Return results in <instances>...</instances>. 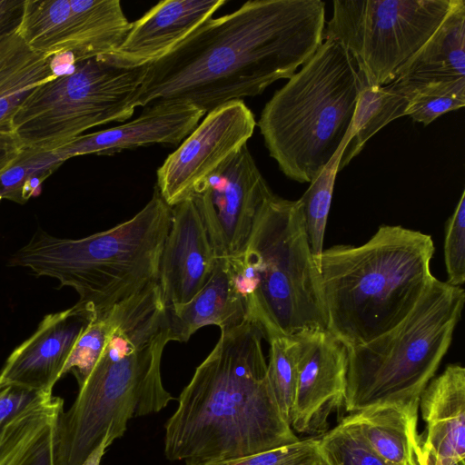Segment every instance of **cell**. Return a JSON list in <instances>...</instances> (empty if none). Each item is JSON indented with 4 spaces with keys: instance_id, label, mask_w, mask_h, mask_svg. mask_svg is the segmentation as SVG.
Here are the masks:
<instances>
[{
    "instance_id": "cell-1",
    "label": "cell",
    "mask_w": 465,
    "mask_h": 465,
    "mask_svg": "<svg viewBox=\"0 0 465 465\" xmlns=\"http://www.w3.org/2000/svg\"><path fill=\"white\" fill-rule=\"evenodd\" d=\"M322 0H253L211 18L146 66L135 105L189 103L205 114L289 79L322 44Z\"/></svg>"
},
{
    "instance_id": "cell-2",
    "label": "cell",
    "mask_w": 465,
    "mask_h": 465,
    "mask_svg": "<svg viewBox=\"0 0 465 465\" xmlns=\"http://www.w3.org/2000/svg\"><path fill=\"white\" fill-rule=\"evenodd\" d=\"M262 339L260 329L247 320L221 331L164 425L167 460H233L300 440L277 403Z\"/></svg>"
},
{
    "instance_id": "cell-3",
    "label": "cell",
    "mask_w": 465,
    "mask_h": 465,
    "mask_svg": "<svg viewBox=\"0 0 465 465\" xmlns=\"http://www.w3.org/2000/svg\"><path fill=\"white\" fill-rule=\"evenodd\" d=\"M171 341L160 286L138 292L72 406L57 420L56 465H81L109 435L121 438L134 416L159 412L173 397L163 388L161 359Z\"/></svg>"
},
{
    "instance_id": "cell-4",
    "label": "cell",
    "mask_w": 465,
    "mask_h": 465,
    "mask_svg": "<svg viewBox=\"0 0 465 465\" xmlns=\"http://www.w3.org/2000/svg\"><path fill=\"white\" fill-rule=\"evenodd\" d=\"M434 251L430 235L385 224L360 246L323 249L320 273L327 331L350 348L396 327L434 277Z\"/></svg>"
},
{
    "instance_id": "cell-5",
    "label": "cell",
    "mask_w": 465,
    "mask_h": 465,
    "mask_svg": "<svg viewBox=\"0 0 465 465\" xmlns=\"http://www.w3.org/2000/svg\"><path fill=\"white\" fill-rule=\"evenodd\" d=\"M171 219L172 207L155 188L140 212L106 231L68 239L37 230L9 264L72 287L94 319L158 282Z\"/></svg>"
},
{
    "instance_id": "cell-6",
    "label": "cell",
    "mask_w": 465,
    "mask_h": 465,
    "mask_svg": "<svg viewBox=\"0 0 465 465\" xmlns=\"http://www.w3.org/2000/svg\"><path fill=\"white\" fill-rule=\"evenodd\" d=\"M246 320L267 341L327 330L320 265L312 255L302 203L267 199L245 249L227 258Z\"/></svg>"
},
{
    "instance_id": "cell-7",
    "label": "cell",
    "mask_w": 465,
    "mask_h": 465,
    "mask_svg": "<svg viewBox=\"0 0 465 465\" xmlns=\"http://www.w3.org/2000/svg\"><path fill=\"white\" fill-rule=\"evenodd\" d=\"M361 84L352 55L327 39L274 93L257 124L285 176L311 183L346 144Z\"/></svg>"
},
{
    "instance_id": "cell-8",
    "label": "cell",
    "mask_w": 465,
    "mask_h": 465,
    "mask_svg": "<svg viewBox=\"0 0 465 465\" xmlns=\"http://www.w3.org/2000/svg\"><path fill=\"white\" fill-rule=\"evenodd\" d=\"M465 302L461 287L433 277L396 327L348 348L344 406L355 412L381 403L419 406L448 351Z\"/></svg>"
},
{
    "instance_id": "cell-9",
    "label": "cell",
    "mask_w": 465,
    "mask_h": 465,
    "mask_svg": "<svg viewBox=\"0 0 465 465\" xmlns=\"http://www.w3.org/2000/svg\"><path fill=\"white\" fill-rule=\"evenodd\" d=\"M146 66L127 68L98 57L77 62L24 99L12 117L13 132L23 148L55 150L91 128L124 122L136 109Z\"/></svg>"
},
{
    "instance_id": "cell-10",
    "label": "cell",
    "mask_w": 465,
    "mask_h": 465,
    "mask_svg": "<svg viewBox=\"0 0 465 465\" xmlns=\"http://www.w3.org/2000/svg\"><path fill=\"white\" fill-rule=\"evenodd\" d=\"M453 0H334L322 39L341 45L366 81L386 85L439 27Z\"/></svg>"
},
{
    "instance_id": "cell-11",
    "label": "cell",
    "mask_w": 465,
    "mask_h": 465,
    "mask_svg": "<svg viewBox=\"0 0 465 465\" xmlns=\"http://www.w3.org/2000/svg\"><path fill=\"white\" fill-rule=\"evenodd\" d=\"M130 26L119 0H24L17 30L35 51L77 63L114 51Z\"/></svg>"
},
{
    "instance_id": "cell-12",
    "label": "cell",
    "mask_w": 465,
    "mask_h": 465,
    "mask_svg": "<svg viewBox=\"0 0 465 465\" xmlns=\"http://www.w3.org/2000/svg\"><path fill=\"white\" fill-rule=\"evenodd\" d=\"M273 193L247 145L189 196L194 203L217 258L246 247L264 203Z\"/></svg>"
},
{
    "instance_id": "cell-13",
    "label": "cell",
    "mask_w": 465,
    "mask_h": 465,
    "mask_svg": "<svg viewBox=\"0 0 465 465\" xmlns=\"http://www.w3.org/2000/svg\"><path fill=\"white\" fill-rule=\"evenodd\" d=\"M257 123L242 100L207 113L157 170V190L169 206L188 198L195 186L231 160L252 137Z\"/></svg>"
},
{
    "instance_id": "cell-14",
    "label": "cell",
    "mask_w": 465,
    "mask_h": 465,
    "mask_svg": "<svg viewBox=\"0 0 465 465\" xmlns=\"http://www.w3.org/2000/svg\"><path fill=\"white\" fill-rule=\"evenodd\" d=\"M297 335L298 374L290 425L302 434H323L331 413L344 404L348 347L327 330Z\"/></svg>"
},
{
    "instance_id": "cell-15",
    "label": "cell",
    "mask_w": 465,
    "mask_h": 465,
    "mask_svg": "<svg viewBox=\"0 0 465 465\" xmlns=\"http://www.w3.org/2000/svg\"><path fill=\"white\" fill-rule=\"evenodd\" d=\"M92 320L79 302L45 315L35 331L9 355L0 371V383L52 393L77 339Z\"/></svg>"
},
{
    "instance_id": "cell-16",
    "label": "cell",
    "mask_w": 465,
    "mask_h": 465,
    "mask_svg": "<svg viewBox=\"0 0 465 465\" xmlns=\"http://www.w3.org/2000/svg\"><path fill=\"white\" fill-rule=\"evenodd\" d=\"M217 257L193 201L172 206L158 284L165 307L185 303L206 283Z\"/></svg>"
},
{
    "instance_id": "cell-17",
    "label": "cell",
    "mask_w": 465,
    "mask_h": 465,
    "mask_svg": "<svg viewBox=\"0 0 465 465\" xmlns=\"http://www.w3.org/2000/svg\"><path fill=\"white\" fill-rule=\"evenodd\" d=\"M226 0H164L131 23L120 45L99 56L118 66H146L170 53L224 5Z\"/></svg>"
},
{
    "instance_id": "cell-18",
    "label": "cell",
    "mask_w": 465,
    "mask_h": 465,
    "mask_svg": "<svg viewBox=\"0 0 465 465\" xmlns=\"http://www.w3.org/2000/svg\"><path fill=\"white\" fill-rule=\"evenodd\" d=\"M205 113L189 103L167 102L144 107L131 122L82 134L54 151L65 162L85 154L111 155L152 144H180Z\"/></svg>"
},
{
    "instance_id": "cell-19",
    "label": "cell",
    "mask_w": 465,
    "mask_h": 465,
    "mask_svg": "<svg viewBox=\"0 0 465 465\" xmlns=\"http://www.w3.org/2000/svg\"><path fill=\"white\" fill-rule=\"evenodd\" d=\"M419 407L426 425L423 465H452L465 457V369L448 365L422 391Z\"/></svg>"
},
{
    "instance_id": "cell-20",
    "label": "cell",
    "mask_w": 465,
    "mask_h": 465,
    "mask_svg": "<svg viewBox=\"0 0 465 465\" xmlns=\"http://www.w3.org/2000/svg\"><path fill=\"white\" fill-rule=\"evenodd\" d=\"M165 310L171 341L181 342L187 341L203 326L216 325L223 331L246 320L227 258H217L208 281L190 301Z\"/></svg>"
},
{
    "instance_id": "cell-21",
    "label": "cell",
    "mask_w": 465,
    "mask_h": 465,
    "mask_svg": "<svg viewBox=\"0 0 465 465\" xmlns=\"http://www.w3.org/2000/svg\"><path fill=\"white\" fill-rule=\"evenodd\" d=\"M465 78V2L453 0L445 18L396 79L413 84Z\"/></svg>"
},
{
    "instance_id": "cell-22",
    "label": "cell",
    "mask_w": 465,
    "mask_h": 465,
    "mask_svg": "<svg viewBox=\"0 0 465 465\" xmlns=\"http://www.w3.org/2000/svg\"><path fill=\"white\" fill-rule=\"evenodd\" d=\"M58 75L48 56L32 49L17 25L0 34V128L11 120L24 99L38 85Z\"/></svg>"
},
{
    "instance_id": "cell-23",
    "label": "cell",
    "mask_w": 465,
    "mask_h": 465,
    "mask_svg": "<svg viewBox=\"0 0 465 465\" xmlns=\"http://www.w3.org/2000/svg\"><path fill=\"white\" fill-rule=\"evenodd\" d=\"M418 408L381 403L352 414L363 436L389 465H416L420 454Z\"/></svg>"
},
{
    "instance_id": "cell-24",
    "label": "cell",
    "mask_w": 465,
    "mask_h": 465,
    "mask_svg": "<svg viewBox=\"0 0 465 465\" xmlns=\"http://www.w3.org/2000/svg\"><path fill=\"white\" fill-rule=\"evenodd\" d=\"M411 86L407 82L394 80L386 85H374L362 75L351 128L347 134L339 171L360 153L366 142L385 125L406 116Z\"/></svg>"
},
{
    "instance_id": "cell-25",
    "label": "cell",
    "mask_w": 465,
    "mask_h": 465,
    "mask_svg": "<svg viewBox=\"0 0 465 465\" xmlns=\"http://www.w3.org/2000/svg\"><path fill=\"white\" fill-rule=\"evenodd\" d=\"M64 401L54 396L26 415L0 446V465H56L55 434Z\"/></svg>"
},
{
    "instance_id": "cell-26",
    "label": "cell",
    "mask_w": 465,
    "mask_h": 465,
    "mask_svg": "<svg viewBox=\"0 0 465 465\" xmlns=\"http://www.w3.org/2000/svg\"><path fill=\"white\" fill-rule=\"evenodd\" d=\"M135 294L94 317L77 339L63 371L71 372L78 387L90 374L110 337L128 313Z\"/></svg>"
},
{
    "instance_id": "cell-27",
    "label": "cell",
    "mask_w": 465,
    "mask_h": 465,
    "mask_svg": "<svg viewBox=\"0 0 465 465\" xmlns=\"http://www.w3.org/2000/svg\"><path fill=\"white\" fill-rule=\"evenodd\" d=\"M64 163L54 150L23 148L15 163L0 176V198L26 203Z\"/></svg>"
},
{
    "instance_id": "cell-28",
    "label": "cell",
    "mask_w": 465,
    "mask_h": 465,
    "mask_svg": "<svg viewBox=\"0 0 465 465\" xmlns=\"http://www.w3.org/2000/svg\"><path fill=\"white\" fill-rule=\"evenodd\" d=\"M344 149L345 144H342L300 198L311 250L319 265L335 179Z\"/></svg>"
},
{
    "instance_id": "cell-29",
    "label": "cell",
    "mask_w": 465,
    "mask_h": 465,
    "mask_svg": "<svg viewBox=\"0 0 465 465\" xmlns=\"http://www.w3.org/2000/svg\"><path fill=\"white\" fill-rule=\"evenodd\" d=\"M318 441L328 465H389L363 436L353 414L344 417Z\"/></svg>"
},
{
    "instance_id": "cell-30",
    "label": "cell",
    "mask_w": 465,
    "mask_h": 465,
    "mask_svg": "<svg viewBox=\"0 0 465 465\" xmlns=\"http://www.w3.org/2000/svg\"><path fill=\"white\" fill-rule=\"evenodd\" d=\"M407 83L411 86V95L406 116L425 126L443 114L465 104V78Z\"/></svg>"
},
{
    "instance_id": "cell-31",
    "label": "cell",
    "mask_w": 465,
    "mask_h": 465,
    "mask_svg": "<svg viewBox=\"0 0 465 465\" xmlns=\"http://www.w3.org/2000/svg\"><path fill=\"white\" fill-rule=\"evenodd\" d=\"M268 342L270 344L267 362L269 381L280 410L290 424L297 384L298 335L278 336Z\"/></svg>"
},
{
    "instance_id": "cell-32",
    "label": "cell",
    "mask_w": 465,
    "mask_h": 465,
    "mask_svg": "<svg viewBox=\"0 0 465 465\" xmlns=\"http://www.w3.org/2000/svg\"><path fill=\"white\" fill-rule=\"evenodd\" d=\"M185 465H328L318 439L308 438L274 450L253 455L213 462H189Z\"/></svg>"
},
{
    "instance_id": "cell-33",
    "label": "cell",
    "mask_w": 465,
    "mask_h": 465,
    "mask_svg": "<svg viewBox=\"0 0 465 465\" xmlns=\"http://www.w3.org/2000/svg\"><path fill=\"white\" fill-rule=\"evenodd\" d=\"M52 393L0 383V446L12 430L29 413L50 401Z\"/></svg>"
},
{
    "instance_id": "cell-34",
    "label": "cell",
    "mask_w": 465,
    "mask_h": 465,
    "mask_svg": "<svg viewBox=\"0 0 465 465\" xmlns=\"http://www.w3.org/2000/svg\"><path fill=\"white\" fill-rule=\"evenodd\" d=\"M444 261L446 282L460 287L465 282V193L445 226Z\"/></svg>"
},
{
    "instance_id": "cell-35",
    "label": "cell",
    "mask_w": 465,
    "mask_h": 465,
    "mask_svg": "<svg viewBox=\"0 0 465 465\" xmlns=\"http://www.w3.org/2000/svg\"><path fill=\"white\" fill-rule=\"evenodd\" d=\"M23 147L10 127L0 128V176L11 167Z\"/></svg>"
},
{
    "instance_id": "cell-36",
    "label": "cell",
    "mask_w": 465,
    "mask_h": 465,
    "mask_svg": "<svg viewBox=\"0 0 465 465\" xmlns=\"http://www.w3.org/2000/svg\"><path fill=\"white\" fill-rule=\"evenodd\" d=\"M24 0H0V34L17 25Z\"/></svg>"
},
{
    "instance_id": "cell-37",
    "label": "cell",
    "mask_w": 465,
    "mask_h": 465,
    "mask_svg": "<svg viewBox=\"0 0 465 465\" xmlns=\"http://www.w3.org/2000/svg\"><path fill=\"white\" fill-rule=\"evenodd\" d=\"M111 444L109 435L106 434L101 443L87 456L81 465H101L103 456L107 447Z\"/></svg>"
},
{
    "instance_id": "cell-38",
    "label": "cell",
    "mask_w": 465,
    "mask_h": 465,
    "mask_svg": "<svg viewBox=\"0 0 465 465\" xmlns=\"http://www.w3.org/2000/svg\"><path fill=\"white\" fill-rule=\"evenodd\" d=\"M416 465H423L421 450H420V454L419 461H418V463Z\"/></svg>"
},
{
    "instance_id": "cell-39",
    "label": "cell",
    "mask_w": 465,
    "mask_h": 465,
    "mask_svg": "<svg viewBox=\"0 0 465 465\" xmlns=\"http://www.w3.org/2000/svg\"><path fill=\"white\" fill-rule=\"evenodd\" d=\"M452 465H464V460L458 461L456 463H453Z\"/></svg>"
},
{
    "instance_id": "cell-40",
    "label": "cell",
    "mask_w": 465,
    "mask_h": 465,
    "mask_svg": "<svg viewBox=\"0 0 465 465\" xmlns=\"http://www.w3.org/2000/svg\"><path fill=\"white\" fill-rule=\"evenodd\" d=\"M0 200H1V198H0Z\"/></svg>"
}]
</instances>
